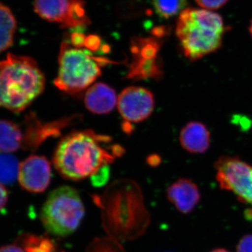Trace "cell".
<instances>
[{
    "label": "cell",
    "instance_id": "44dd1931",
    "mask_svg": "<svg viewBox=\"0 0 252 252\" xmlns=\"http://www.w3.org/2000/svg\"><path fill=\"white\" fill-rule=\"evenodd\" d=\"M156 13L160 18L168 19L181 14L188 4L187 0H152Z\"/></svg>",
    "mask_w": 252,
    "mask_h": 252
},
{
    "label": "cell",
    "instance_id": "5bb4252c",
    "mask_svg": "<svg viewBox=\"0 0 252 252\" xmlns=\"http://www.w3.org/2000/svg\"><path fill=\"white\" fill-rule=\"evenodd\" d=\"M84 102L86 108L96 114H106L112 112L118 103L115 91L104 83H97L86 91Z\"/></svg>",
    "mask_w": 252,
    "mask_h": 252
},
{
    "label": "cell",
    "instance_id": "484cf974",
    "mask_svg": "<svg viewBox=\"0 0 252 252\" xmlns=\"http://www.w3.org/2000/svg\"><path fill=\"white\" fill-rule=\"evenodd\" d=\"M101 45V39L97 35H90L86 38L85 47L91 51H96Z\"/></svg>",
    "mask_w": 252,
    "mask_h": 252
},
{
    "label": "cell",
    "instance_id": "9c48e42d",
    "mask_svg": "<svg viewBox=\"0 0 252 252\" xmlns=\"http://www.w3.org/2000/svg\"><path fill=\"white\" fill-rule=\"evenodd\" d=\"M51 163L46 157L32 155L20 163L18 182L25 190L42 193L51 183Z\"/></svg>",
    "mask_w": 252,
    "mask_h": 252
},
{
    "label": "cell",
    "instance_id": "f546056e",
    "mask_svg": "<svg viewBox=\"0 0 252 252\" xmlns=\"http://www.w3.org/2000/svg\"><path fill=\"white\" fill-rule=\"evenodd\" d=\"M228 252V250H225V249H216V250H212V252Z\"/></svg>",
    "mask_w": 252,
    "mask_h": 252
},
{
    "label": "cell",
    "instance_id": "4316f807",
    "mask_svg": "<svg viewBox=\"0 0 252 252\" xmlns=\"http://www.w3.org/2000/svg\"><path fill=\"white\" fill-rule=\"evenodd\" d=\"M86 38L85 34L80 32H74L70 35V43L76 47H84Z\"/></svg>",
    "mask_w": 252,
    "mask_h": 252
},
{
    "label": "cell",
    "instance_id": "cb8c5ba5",
    "mask_svg": "<svg viewBox=\"0 0 252 252\" xmlns=\"http://www.w3.org/2000/svg\"><path fill=\"white\" fill-rule=\"evenodd\" d=\"M109 175V165L101 168L95 175L91 177L93 184L96 187L104 185L108 180Z\"/></svg>",
    "mask_w": 252,
    "mask_h": 252
},
{
    "label": "cell",
    "instance_id": "7402d4cb",
    "mask_svg": "<svg viewBox=\"0 0 252 252\" xmlns=\"http://www.w3.org/2000/svg\"><path fill=\"white\" fill-rule=\"evenodd\" d=\"M86 252H125L120 241L112 237L96 238L86 248Z\"/></svg>",
    "mask_w": 252,
    "mask_h": 252
},
{
    "label": "cell",
    "instance_id": "4dcf8cb0",
    "mask_svg": "<svg viewBox=\"0 0 252 252\" xmlns=\"http://www.w3.org/2000/svg\"><path fill=\"white\" fill-rule=\"evenodd\" d=\"M249 31H250V34H251L252 37V20L251 23H250V28H249Z\"/></svg>",
    "mask_w": 252,
    "mask_h": 252
},
{
    "label": "cell",
    "instance_id": "5b68a950",
    "mask_svg": "<svg viewBox=\"0 0 252 252\" xmlns=\"http://www.w3.org/2000/svg\"><path fill=\"white\" fill-rule=\"evenodd\" d=\"M107 62L106 59L94 56L91 50L76 47L69 41H63L55 85L67 94H79L94 84L101 75V66Z\"/></svg>",
    "mask_w": 252,
    "mask_h": 252
},
{
    "label": "cell",
    "instance_id": "ac0fdd59",
    "mask_svg": "<svg viewBox=\"0 0 252 252\" xmlns=\"http://www.w3.org/2000/svg\"><path fill=\"white\" fill-rule=\"evenodd\" d=\"M18 243L26 252H62L54 240L44 235H21Z\"/></svg>",
    "mask_w": 252,
    "mask_h": 252
},
{
    "label": "cell",
    "instance_id": "603a6c76",
    "mask_svg": "<svg viewBox=\"0 0 252 252\" xmlns=\"http://www.w3.org/2000/svg\"><path fill=\"white\" fill-rule=\"evenodd\" d=\"M195 1L202 9L212 11V10L220 9L228 2V0H195Z\"/></svg>",
    "mask_w": 252,
    "mask_h": 252
},
{
    "label": "cell",
    "instance_id": "83f0119b",
    "mask_svg": "<svg viewBox=\"0 0 252 252\" xmlns=\"http://www.w3.org/2000/svg\"><path fill=\"white\" fill-rule=\"evenodd\" d=\"M9 198L7 190L5 188L4 186L0 183V210L3 208L6 205Z\"/></svg>",
    "mask_w": 252,
    "mask_h": 252
},
{
    "label": "cell",
    "instance_id": "4fadbf2b",
    "mask_svg": "<svg viewBox=\"0 0 252 252\" xmlns=\"http://www.w3.org/2000/svg\"><path fill=\"white\" fill-rule=\"evenodd\" d=\"M211 135L203 123L190 122L182 129L180 142L182 148L191 154H203L210 147Z\"/></svg>",
    "mask_w": 252,
    "mask_h": 252
},
{
    "label": "cell",
    "instance_id": "d6986e66",
    "mask_svg": "<svg viewBox=\"0 0 252 252\" xmlns=\"http://www.w3.org/2000/svg\"><path fill=\"white\" fill-rule=\"evenodd\" d=\"M90 23V19L86 16L84 0H69L67 16L61 27L74 29L84 27Z\"/></svg>",
    "mask_w": 252,
    "mask_h": 252
},
{
    "label": "cell",
    "instance_id": "ba28073f",
    "mask_svg": "<svg viewBox=\"0 0 252 252\" xmlns=\"http://www.w3.org/2000/svg\"><path fill=\"white\" fill-rule=\"evenodd\" d=\"M117 105L121 115L129 124L143 122L153 112L154 94L144 88L130 86L119 94Z\"/></svg>",
    "mask_w": 252,
    "mask_h": 252
},
{
    "label": "cell",
    "instance_id": "7c38bea8",
    "mask_svg": "<svg viewBox=\"0 0 252 252\" xmlns=\"http://www.w3.org/2000/svg\"><path fill=\"white\" fill-rule=\"evenodd\" d=\"M167 197L182 214H189L194 210L200 200L198 186L189 179H180L167 189Z\"/></svg>",
    "mask_w": 252,
    "mask_h": 252
},
{
    "label": "cell",
    "instance_id": "ffe728a7",
    "mask_svg": "<svg viewBox=\"0 0 252 252\" xmlns=\"http://www.w3.org/2000/svg\"><path fill=\"white\" fill-rule=\"evenodd\" d=\"M20 163L14 156L0 153V183L9 185L14 183L18 177Z\"/></svg>",
    "mask_w": 252,
    "mask_h": 252
},
{
    "label": "cell",
    "instance_id": "d4e9b609",
    "mask_svg": "<svg viewBox=\"0 0 252 252\" xmlns=\"http://www.w3.org/2000/svg\"><path fill=\"white\" fill-rule=\"evenodd\" d=\"M236 252H252V235H246L240 239Z\"/></svg>",
    "mask_w": 252,
    "mask_h": 252
},
{
    "label": "cell",
    "instance_id": "6da1fadb",
    "mask_svg": "<svg viewBox=\"0 0 252 252\" xmlns=\"http://www.w3.org/2000/svg\"><path fill=\"white\" fill-rule=\"evenodd\" d=\"M94 199L100 208L104 230L119 241L140 238L150 224V214L140 186L135 181H114L102 195H95Z\"/></svg>",
    "mask_w": 252,
    "mask_h": 252
},
{
    "label": "cell",
    "instance_id": "7a4b0ae2",
    "mask_svg": "<svg viewBox=\"0 0 252 252\" xmlns=\"http://www.w3.org/2000/svg\"><path fill=\"white\" fill-rule=\"evenodd\" d=\"M110 141L109 136L98 135L91 130L71 132L58 144L53 158L54 166L68 180L93 177L124 152L118 146L105 148L103 144Z\"/></svg>",
    "mask_w": 252,
    "mask_h": 252
},
{
    "label": "cell",
    "instance_id": "277c9868",
    "mask_svg": "<svg viewBox=\"0 0 252 252\" xmlns=\"http://www.w3.org/2000/svg\"><path fill=\"white\" fill-rule=\"evenodd\" d=\"M226 29L217 13L187 8L179 16L176 34L185 57L196 61L220 49Z\"/></svg>",
    "mask_w": 252,
    "mask_h": 252
},
{
    "label": "cell",
    "instance_id": "f1b7e54d",
    "mask_svg": "<svg viewBox=\"0 0 252 252\" xmlns=\"http://www.w3.org/2000/svg\"><path fill=\"white\" fill-rule=\"evenodd\" d=\"M0 252H26L22 248L16 245H9L1 247Z\"/></svg>",
    "mask_w": 252,
    "mask_h": 252
},
{
    "label": "cell",
    "instance_id": "8fae6325",
    "mask_svg": "<svg viewBox=\"0 0 252 252\" xmlns=\"http://www.w3.org/2000/svg\"><path fill=\"white\" fill-rule=\"evenodd\" d=\"M75 118H68L49 124H42L34 114L26 118V132L23 135V146L27 150H34L49 137H56L61 134L63 127L69 126Z\"/></svg>",
    "mask_w": 252,
    "mask_h": 252
},
{
    "label": "cell",
    "instance_id": "3957f363",
    "mask_svg": "<svg viewBox=\"0 0 252 252\" xmlns=\"http://www.w3.org/2000/svg\"><path fill=\"white\" fill-rule=\"evenodd\" d=\"M45 78L34 59L8 54L0 61V107L19 114L44 90Z\"/></svg>",
    "mask_w": 252,
    "mask_h": 252
},
{
    "label": "cell",
    "instance_id": "9a60e30c",
    "mask_svg": "<svg viewBox=\"0 0 252 252\" xmlns=\"http://www.w3.org/2000/svg\"><path fill=\"white\" fill-rule=\"evenodd\" d=\"M69 0H34V11L49 22L64 23Z\"/></svg>",
    "mask_w": 252,
    "mask_h": 252
},
{
    "label": "cell",
    "instance_id": "30bf717a",
    "mask_svg": "<svg viewBox=\"0 0 252 252\" xmlns=\"http://www.w3.org/2000/svg\"><path fill=\"white\" fill-rule=\"evenodd\" d=\"M160 44L157 39L147 38L134 41L132 52L141 56L142 61L134 63L131 67L130 77L157 78L161 76L162 69L158 62L157 56Z\"/></svg>",
    "mask_w": 252,
    "mask_h": 252
},
{
    "label": "cell",
    "instance_id": "2e32d148",
    "mask_svg": "<svg viewBox=\"0 0 252 252\" xmlns=\"http://www.w3.org/2000/svg\"><path fill=\"white\" fill-rule=\"evenodd\" d=\"M23 143L21 127L11 121L0 119V152L12 153L21 148Z\"/></svg>",
    "mask_w": 252,
    "mask_h": 252
},
{
    "label": "cell",
    "instance_id": "e0dca14e",
    "mask_svg": "<svg viewBox=\"0 0 252 252\" xmlns=\"http://www.w3.org/2000/svg\"><path fill=\"white\" fill-rule=\"evenodd\" d=\"M17 22L11 10L0 2V54L14 44Z\"/></svg>",
    "mask_w": 252,
    "mask_h": 252
},
{
    "label": "cell",
    "instance_id": "8992f818",
    "mask_svg": "<svg viewBox=\"0 0 252 252\" xmlns=\"http://www.w3.org/2000/svg\"><path fill=\"white\" fill-rule=\"evenodd\" d=\"M85 215L80 195L72 187H59L49 193L41 211V221L50 234L64 238L79 228Z\"/></svg>",
    "mask_w": 252,
    "mask_h": 252
},
{
    "label": "cell",
    "instance_id": "52a82bcc",
    "mask_svg": "<svg viewBox=\"0 0 252 252\" xmlns=\"http://www.w3.org/2000/svg\"><path fill=\"white\" fill-rule=\"evenodd\" d=\"M220 188L233 192L242 203L252 207V165L240 158L224 156L215 164Z\"/></svg>",
    "mask_w": 252,
    "mask_h": 252
}]
</instances>
